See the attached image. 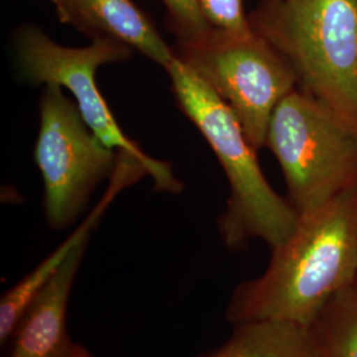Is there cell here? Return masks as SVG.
<instances>
[{"instance_id":"cell-1","label":"cell","mask_w":357,"mask_h":357,"mask_svg":"<svg viewBox=\"0 0 357 357\" xmlns=\"http://www.w3.org/2000/svg\"><path fill=\"white\" fill-rule=\"evenodd\" d=\"M357 283V187L299 215L290 237L271 249L264 274L231 294L234 326L274 320L310 328L333 296Z\"/></svg>"},{"instance_id":"cell-2","label":"cell","mask_w":357,"mask_h":357,"mask_svg":"<svg viewBox=\"0 0 357 357\" xmlns=\"http://www.w3.org/2000/svg\"><path fill=\"white\" fill-rule=\"evenodd\" d=\"M176 101L203 134L222 167L230 195L220 217V233L229 248L259 238L271 249L293 233L299 213L271 188L255 149L229 106L178 57L167 68Z\"/></svg>"},{"instance_id":"cell-3","label":"cell","mask_w":357,"mask_h":357,"mask_svg":"<svg viewBox=\"0 0 357 357\" xmlns=\"http://www.w3.org/2000/svg\"><path fill=\"white\" fill-rule=\"evenodd\" d=\"M303 90L357 131V0H265L250 17Z\"/></svg>"},{"instance_id":"cell-4","label":"cell","mask_w":357,"mask_h":357,"mask_svg":"<svg viewBox=\"0 0 357 357\" xmlns=\"http://www.w3.org/2000/svg\"><path fill=\"white\" fill-rule=\"evenodd\" d=\"M266 146L299 215L357 187L356 130L303 90H293L275 107Z\"/></svg>"},{"instance_id":"cell-5","label":"cell","mask_w":357,"mask_h":357,"mask_svg":"<svg viewBox=\"0 0 357 357\" xmlns=\"http://www.w3.org/2000/svg\"><path fill=\"white\" fill-rule=\"evenodd\" d=\"M175 54L229 106L255 151L266 146L271 115L298 88L281 53L255 29L246 36L213 29L202 41L178 44Z\"/></svg>"},{"instance_id":"cell-6","label":"cell","mask_w":357,"mask_h":357,"mask_svg":"<svg viewBox=\"0 0 357 357\" xmlns=\"http://www.w3.org/2000/svg\"><path fill=\"white\" fill-rule=\"evenodd\" d=\"M15 48L19 70L26 81L66 88L90 130L110 149L138 158L153 178L155 190L171 193L183 191V183L174 175L168 163L149 156L125 135L96 85L94 76L98 66L128 60L132 50L102 38L91 40V44L84 48L64 47L32 26L17 31Z\"/></svg>"},{"instance_id":"cell-7","label":"cell","mask_w":357,"mask_h":357,"mask_svg":"<svg viewBox=\"0 0 357 357\" xmlns=\"http://www.w3.org/2000/svg\"><path fill=\"white\" fill-rule=\"evenodd\" d=\"M118 153L90 130L63 88L50 84L40 101L35 160L44 180L47 222L64 229L82 212L103 178L113 175Z\"/></svg>"},{"instance_id":"cell-8","label":"cell","mask_w":357,"mask_h":357,"mask_svg":"<svg viewBox=\"0 0 357 357\" xmlns=\"http://www.w3.org/2000/svg\"><path fill=\"white\" fill-rule=\"evenodd\" d=\"M61 23L91 40L102 38L138 51L167 68L176 59L151 20L131 0H51Z\"/></svg>"},{"instance_id":"cell-9","label":"cell","mask_w":357,"mask_h":357,"mask_svg":"<svg viewBox=\"0 0 357 357\" xmlns=\"http://www.w3.org/2000/svg\"><path fill=\"white\" fill-rule=\"evenodd\" d=\"M88 241L77 245L31 302L11 336L10 357H69L72 354L75 344L66 326L68 303Z\"/></svg>"},{"instance_id":"cell-10","label":"cell","mask_w":357,"mask_h":357,"mask_svg":"<svg viewBox=\"0 0 357 357\" xmlns=\"http://www.w3.org/2000/svg\"><path fill=\"white\" fill-rule=\"evenodd\" d=\"M144 175H149L146 167L134 155L118 151V159L112 181L105 192L102 200L96 205L89 216L86 217L79 228H77L53 253L48 255L36 268L29 271L23 280L17 282L0 301V342L4 343L11 339L13 331L23 314L40 293V290L50 282L56 271L64 264L68 255L78 243L88 241L91 230L100 222L105 211L112 204L115 196L128 185L137 183Z\"/></svg>"},{"instance_id":"cell-11","label":"cell","mask_w":357,"mask_h":357,"mask_svg":"<svg viewBox=\"0 0 357 357\" xmlns=\"http://www.w3.org/2000/svg\"><path fill=\"white\" fill-rule=\"evenodd\" d=\"M206 357H312L311 333L310 328L286 321L243 323Z\"/></svg>"},{"instance_id":"cell-12","label":"cell","mask_w":357,"mask_h":357,"mask_svg":"<svg viewBox=\"0 0 357 357\" xmlns=\"http://www.w3.org/2000/svg\"><path fill=\"white\" fill-rule=\"evenodd\" d=\"M310 333L312 357H357V283L332 298Z\"/></svg>"},{"instance_id":"cell-13","label":"cell","mask_w":357,"mask_h":357,"mask_svg":"<svg viewBox=\"0 0 357 357\" xmlns=\"http://www.w3.org/2000/svg\"><path fill=\"white\" fill-rule=\"evenodd\" d=\"M178 35V44L204 40L213 28L205 20L199 0H162Z\"/></svg>"},{"instance_id":"cell-14","label":"cell","mask_w":357,"mask_h":357,"mask_svg":"<svg viewBox=\"0 0 357 357\" xmlns=\"http://www.w3.org/2000/svg\"><path fill=\"white\" fill-rule=\"evenodd\" d=\"M209 26L230 36H246L253 32L250 19L243 11V0H199Z\"/></svg>"},{"instance_id":"cell-15","label":"cell","mask_w":357,"mask_h":357,"mask_svg":"<svg viewBox=\"0 0 357 357\" xmlns=\"http://www.w3.org/2000/svg\"><path fill=\"white\" fill-rule=\"evenodd\" d=\"M69 357H93L90 355L89 351L85 349L82 345L75 344V348Z\"/></svg>"}]
</instances>
